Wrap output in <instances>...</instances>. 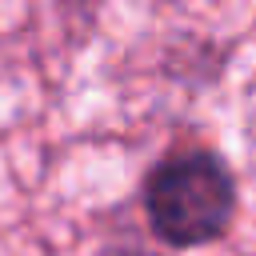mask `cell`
I'll return each instance as SVG.
<instances>
[{
	"mask_svg": "<svg viewBox=\"0 0 256 256\" xmlns=\"http://www.w3.org/2000/svg\"><path fill=\"white\" fill-rule=\"evenodd\" d=\"M236 212V180L228 164L208 148H184L164 156L144 184L148 232L184 252L220 240Z\"/></svg>",
	"mask_w": 256,
	"mask_h": 256,
	"instance_id": "obj_1",
	"label": "cell"
}]
</instances>
